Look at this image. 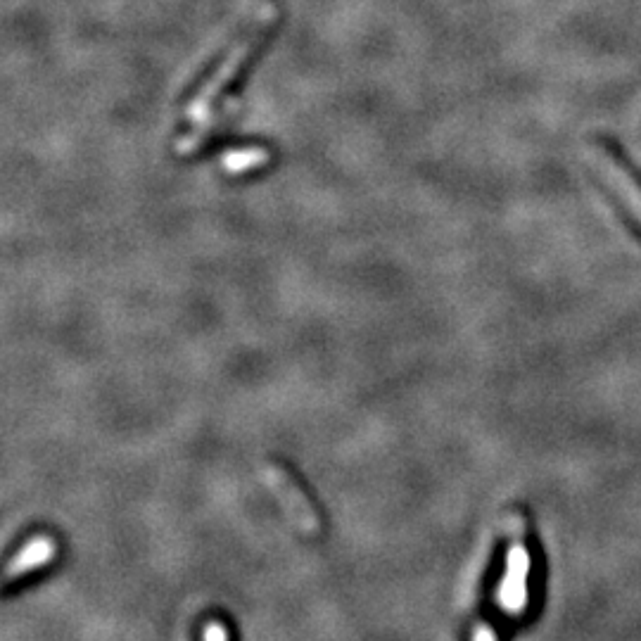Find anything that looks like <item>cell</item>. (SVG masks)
<instances>
[{"instance_id":"5","label":"cell","mask_w":641,"mask_h":641,"mask_svg":"<svg viewBox=\"0 0 641 641\" xmlns=\"http://www.w3.org/2000/svg\"><path fill=\"white\" fill-rule=\"evenodd\" d=\"M55 551H57L55 542L46 535L29 539V542L10 558L8 568H5V582H12L17 580V577H24L27 573H31V570L43 568L46 563L53 561Z\"/></svg>"},{"instance_id":"8","label":"cell","mask_w":641,"mask_h":641,"mask_svg":"<svg viewBox=\"0 0 641 641\" xmlns=\"http://www.w3.org/2000/svg\"><path fill=\"white\" fill-rule=\"evenodd\" d=\"M473 641H497V634H494V630L487 623H480L473 630Z\"/></svg>"},{"instance_id":"6","label":"cell","mask_w":641,"mask_h":641,"mask_svg":"<svg viewBox=\"0 0 641 641\" xmlns=\"http://www.w3.org/2000/svg\"><path fill=\"white\" fill-rule=\"evenodd\" d=\"M217 162L224 174L238 176V174H247V171L266 167V164L271 162V152L262 148V145H243V148L224 150Z\"/></svg>"},{"instance_id":"3","label":"cell","mask_w":641,"mask_h":641,"mask_svg":"<svg viewBox=\"0 0 641 641\" xmlns=\"http://www.w3.org/2000/svg\"><path fill=\"white\" fill-rule=\"evenodd\" d=\"M587 160L592 162V167L599 171L601 179L615 190V195L623 200V205L630 209L632 217L641 224V186L634 181L630 171H627L623 164H620L618 157L601 143L589 145Z\"/></svg>"},{"instance_id":"7","label":"cell","mask_w":641,"mask_h":641,"mask_svg":"<svg viewBox=\"0 0 641 641\" xmlns=\"http://www.w3.org/2000/svg\"><path fill=\"white\" fill-rule=\"evenodd\" d=\"M205 641H228L226 627L219 625V623L207 625V627H205Z\"/></svg>"},{"instance_id":"2","label":"cell","mask_w":641,"mask_h":641,"mask_svg":"<svg viewBox=\"0 0 641 641\" xmlns=\"http://www.w3.org/2000/svg\"><path fill=\"white\" fill-rule=\"evenodd\" d=\"M528 575H530V551L525 544V520L523 516H511L509 520V551H506L504 580L499 585V604L506 613L520 615L528 606Z\"/></svg>"},{"instance_id":"1","label":"cell","mask_w":641,"mask_h":641,"mask_svg":"<svg viewBox=\"0 0 641 641\" xmlns=\"http://www.w3.org/2000/svg\"><path fill=\"white\" fill-rule=\"evenodd\" d=\"M276 22H278L276 5L264 3L262 8L257 10V15L252 17L250 27L240 34V38L231 48H228V53L221 57L217 69L207 76L205 84H202L198 91H195L193 98H190V103L186 107V117L188 122L202 124V129L198 133H193V136H183L179 145H176V150L190 152L202 143V136H205L209 131V124H212V110L214 105H217V100L221 98V93L233 84V79H236L240 69L245 67V62L255 55L259 43L269 36V31L274 29Z\"/></svg>"},{"instance_id":"4","label":"cell","mask_w":641,"mask_h":641,"mask_svg":"<svg viewBox=\"0 0 641 641\" xmlns=\"http://www.w3.org/2000/svg\"><path fill=\"white\" fill-rule=\"evenodd\" d=\"M264 478L269 482L271 490L276 492V497L283 501L285 509L293 513L295 520H300V523L307 525V528H314L316 516H314L312 504H309L307 497H304L300 487L295 485V480L290 478V473L285 471V468L276 466V463H269L264 471Z\"/></svg>"}]
</instances>
